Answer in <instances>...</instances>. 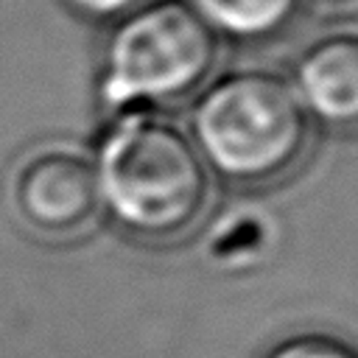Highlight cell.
Masks as SVG:
<instances>
[{
    "label": "cell",
    "instance_id": "6",
    "mask_svg": "<svg viewBox=\"0 0 358 358\" xmlns=\"http://www.w3.org/2000/svg\"><path fill=\"white\" fill-rule=\"evenodd\" d=\"M221 36L241 42H266L282 34L305 0H185Z\"/></svg>",
    "mask_w": 358,
    "mask_h": 358
},
{
    "label": "cell",
    "instance_id": "7",
    "mask_svg": "<svg viewBox=\"0 0 358 358\" xmlns=\"http://www.w3.org/2000/svg\"><path fill=\"white\" fill-rule=\"evenodd\" d=\"M266 358H358V350L327 333H299L280 341Z\"/></svg>",
    "mask_w": 358,
    "mask_h": 358
},
{
    "label": "cell",
    "instance_id": "2",
    "mask_svg": "<svg viewBox=\"0 0 358 358\" xmlns=\"http://www.w3.org/2000/svg\"><path fill=\"white\" fill-rule=\"evenodd\" d=\"M190 140L229 185L266 187L291 176L308 157L310 115L285 76L238 70L201 87Z\"/></svg>",
    "mask_w": 358,
    "mask_h": 358
},
{
    "label": "cell",
    "instance_id": "5",
    "mask_svg": "<svg viewBox=\"0 0 358 358\" xmlns=\"http://www.w3.org/2000/svg\"><path fill=\"white\" fill-rule=\"evenodd\" d=\"M291 84L310 120L333 131H358V25L330 28L308 42Z\"/></svg>",
    "mask_w": 358,
    "mask_h": 358
},
{
    "label": "cell",
    "instance_id": "4",
    "mask_svg": "<svg viewBox=\"0 0 358 358\" xmlns=\"http://www.w3.org/2000/svg\"><path fill=\"white\" fill-rule=\"evenodd\" d=\"M8 199L20 224L48 241L84 235L103 210L95 159L62 143L39 145L17 162Z\"/></svg>",
    "mask_w": 358,
    "mask_h": 358
},
{
    "label": "cell",
    "instance_id": "9",
    "mask_svg": "<svg viewBox=\"0 0 358 358\" xmlns=\"http://www.w3.org/2000/svg\"><path fill=\"white\" fill-rule=\"evenodd\" d=\"M308 3L322 8V11H344V8L358 6V0H308Z\"/></svg>",
    "mask_w": 358,
    "mask_h": 358
},
{
    "label": "cell",
    "instance_id": "1",
    "mask_svg": "<svg viewBox=\"0 0 358 358\" xmlns=\"http://www.w3.org/2000/svg\"><path fill=\"white\" fill-rule=\"evenodd\" d=\"M95 168L112 221L145 243L187 238L213 201V176L190 134L151 109L123 112Z\"/></svg>",
    "mask_w": 358,
    "mask_h": 358
},
{
    "label": "cell",
    "instance_id": "8",
    "mask_svg": "<svg viewBox=\"0 0 358 358\" xmlns=\"http://www.w3.org/2000/svg\"><path fill=\"white\" fill-rule=\"evenodd\" d=\"M76 14L92 17V20H117L134 8H140L148 0H64Z\"/></svg>",
    "mask_w": 358,
    "mask_h": 358
},
{
    "label": "cell",
    "instance_id": "3",
    "mask_svg": "<svg viewBox=\"0 0 358 358\" xmlns=\"http://www.w3.org/2000/svg\"><path fill=\"white\" fill-rule=\"evenodd\" d=\"M218 34L185 0H148L117 17L103 45L101 101L109 112L182 103L218 64Z\"/></svg>",
    "mask_w": 358,
    "mask_h": 358
}]
</instances>
